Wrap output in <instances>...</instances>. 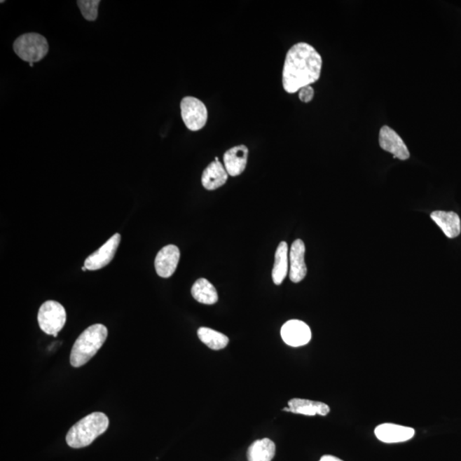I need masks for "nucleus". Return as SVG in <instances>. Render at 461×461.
Returning <instances> with one entry per match:
<instances>
[{
    "instance_id": "obj_12",
    "label": "nucleus",
    "mask_w": 461,
    "mask_h": 461,
    "mask_svg": "<svg viewBox=\"0 0 461 461\" xmlns=\"http://www.w3.org/2000/svg\"><path fill=\"white\" fill-rule=\"evenodd\" d=\"M249 149L247 146H241L230 148L223 156L224 167L230 177H235L245 170L247 165Z\"/></svg>"
},
{
    "instance_id": "obj_17",
    "label": "nucleus",
    "mask_w": 461,
    "mask_h": 461,
    "mask_svg": "<svg viewBox=\"0 0 461 461\" xmlns=\"http://www.w3.org/2000/svg\"><path fill=\"white\" fill-rule=\"evenodd\" d=\"M275 444L268 439L256 440L248 448L249 461H271L275 455Z\"/></svg>"
},
{
    "instance_id": "obj_8",
    "label": "nucleus",
    "mask_w": 461,
    "mask_h": 461,
    "mask_svg": "<svg viewBox=\"0 0 461 461\" xmlns=\"http://www.w3.org/2000/svg\"><path fill=\"white\" fill-rule=\"evenodd\" d=\"M281 337L287 345L301 347L310 343L312 333L306 323L298 319H291L281 328Z\"/></svg>"
},
{
    "instance_id": "obj_13",
    "label": "nucleus",
    "mask_w": 461,
    "mask_h": 461,
    "mask_svg": "<svg viewBox=\"0 0 461 461\" xmlns=\"http://www.w3.org/2000/svg\"><path fill=\"white\" fill-rule=\"evenodd\" d=\"M305 245L303 240H296L292 244L290 252V280L293 283H299L307 275L305 263Z\"/></svg>"
},
{
    "instance_id": "obj_24",
    "label": "nucleus",
    "mask_w": 461,
    "mask_h": 461,
    "mask_svg": "<svg viewBox=\"0 0 461 461\" xmlns=\"http://www.w3.org/2000/svg\"><path fill=\"white\" fill-rule=\"evenodd\" d=\"M82 270L85 271V270H88V269L84 266V267H82Z\"/></svg>"
},
{
    "instance_id": "obj_11",
    "label": "nucleus",
    "mask_w": 461,
    "mask_h": 461,
    "mask_svg": "<svg viewBox=\"0 0 461 461\" xmlns=\"http://www.w3.org/2000/svg\"><path fill=\"white\" fill-rule=\"evenodd\" d=\"M374 433L377 439L383 443H398L412 439L415 431L404 425L386 423L378 425Z\"/></svg>"
},
{
    "instance_id": "obj_19",
    "label": "nucleus",
    "mask_w": 461,
    "mask_h": 461,
    "mask_svg": "<svg viewBox=\"0 0 461 461\" xmlns=\"http://www.w3.org/2000/svg\"><path fill=\"white\" fill-rule=\"evenodd\" d=\"M288 266V245L285 242H281L275 252V261L272 273L273 283L277 285L282 284L287 275Z\"/></svg>"
},
{
    "instance_id": "obj_3",
    "label": "nucleus",
    "mask_w": 461,
    "mask_h": 461,
    "mask_svg": "<svg viewBox=\"0 0 461 461\" xmlns=\"http://www.w3.org/2000/svg\"><path fill=\"white\" fill-rule=\"evenodd\" d=\"M108 337V329L102 324L89 326L76 339L70 354V364L81 367L97 354Z\"/></svg>"
},
{
    "instance_id": "obj_6",
    "label": "nucleus",
    "mask_w": 461,
    "mask_h": 461,
    "mask_svg": "<svg viewBox=\"0 0 461 461\" xmlns=\"http://www.w3.org/2000/svg\"><path fill=\"white\" fill-rule=\"evenodd\" d=\"M181 117L189 130H201L208 122V109L200 99L195 97H185L181 102Z\"/></svg>"
},
{
    "instance_id": "obj_22",
    "label": "nucleus",
    "mask_w": 461,
    "mask_h": 461,
    "mask_svg": "<svg viewBox=\"0 0 461 461\" xmlns=\"http://www.w3.org/2000/svg\"><path fill=\"white\" fill-rule=\"evenodd\" d=\"M315 90L311 85L301 88L298 92L299 99L303 103H310L314 99Z\"/></svg>"
},
{
    "instance_id": "obj_23",
    "label": "nucleus",
    "mask_w": 461,
    "mask_h": 461,
    "mask_svg": "<svg viewBox=\"0 0 461 461\" xmlns=\"http://www.w3.org/2000/svg\"><path fill=\"white\" fill-rule=\"evenodd\" d=\"M319 461H343L333 455H324L320 458Z\"/></svg>"
},
{
    "instance_id": "obj_16",
    "label": "nucleus",
    "mask_w": 461,
    "mask_h": 461,
    "mask_svg": "<svg viewBox=\"0 0 461 461\" xmlns=\"http://www.w3.org/2000/svg\"><path fill=\"white\" fill-rule=\"evenodd\" d=\"M431 217L448 238H455L460 235V219L456 213L437 210L431 214Z\"/></svg>"
},
{
    "instance_id": "obj_5",
    "label": "nucleus",
    "mask_w": 461,
    "mask_h": 461,
    "mask_svg": "<svg viewBox=\"0 0 461 461\" xmlns=\"http://www.w3.org/2000/svg\"><path fill=\"white\" fill-rule=\"evenodd\" d=\"M65 308L55 301H48L42 304L38 312V322L41 329L48 335L56 338L66 323Z\"/></svg>"
},
{
    "instance_id": "obj_1",
    "label": "nucleus",
    "mask_w": 461,
    "mask_h": 461,
    "mask_svg": "<svg viewBox=\"0 0 461 461\" xmlns=\"http://www.w3.org/2000/svg\"><path fill=\"white\" fill-rule=\"evenodd\" d=\"M322 69V57L314 46L305 42L296 43L285 56L282 71L284 91L293 95L315 83Z\"/></svg>"
},
{
    "instance_id": "obj_18",
    "label": "nucleus",
    "mask_w": 461,
    "mask_h": 461,
    "mask_svg": "<svg viewBox=\"0 0 461 461\" xmlns=\"http://www.w3.org/2000/svg\"><path fill=\"white\" fill-rule=\"evenodd\" d=\"M191 295L198 303L213 305L218 302L216 289L206 279L201 278L196 281L191 288Z\"/></svg>"
},
{
    "instance_id": "obj_20",
    "label": "nucleus",
    "mask_w": 461,
    "mask_h": 461,
    "mask_svg": "<svg viewBox=\"0 0 461 461\" xmlns=\"http://www.w3.org/2000/svg\"><path fill=\"white\" fill-rule=\"evenodd\" d=\"M198 336L205 345L214 350L224 349L228 345L229 338L223 333L210 329V328L201 327L198 331Z\"/></svg>"
},
{
    "instance_id": "obj_21",
    "label": "nucleus",
    "mask_w": 461,
    "mask_h": 461,
    "mask_svg": "<svg viewBox=\"0 0 461 461\" xmlns=\"http://www.w3.org/2000/svg\"><path fill=\"white\" fill-rule=\"evenodd\" d=\"M99 0H80L77 2L85 20L95 21L99 14Z\"/></svg>"
},
{
    "instance_id": "obj_4",
    "label": "nucleus",
    "mask_w": 461,
    "mask_h": 461,
    "mask_svg": "<svg viewBox=\"0 0 461 461\" xmlns=\"http://www.w3.org/2000/svg\"><path fill=\"white\" fill-rule=\"evenodd\" d=\"M13 48L21 60L34 64L46 56L49 45L46 39L41 34L29 33L18 37L14 42Z\"/></svg>"
},
{
    "instance_id": "obj_9",
    "label": "nucleus",
    "mask_w": 461,
    "mask_h": 461,
    "mask_svg": "<svg viewBox=\"0 0 461 461\" xmlns=\"http://www.w3.org/2000/svg\"><path fill=\"white\" fill-rule=\"evenodd\" d=\"M378 142L382 149L392 153L394 158L404 161L410 158V152L404 139L392 128L382 127Z\"/></svg>"
},
{
    "instance_id": "obj_14",
    "label": "nucleus",
    "mask_w": 461,
    "mask_h": 461,
    "mask_svg": "<svg viewBox=\"0 0 461 461\" xmlns=\"http://www.w3.org/2000/svg\"><path fill=\"white\" fill-rule=\"evenodd\" d=\"M288 406L289 408H284V411L303 414L306 416H326L330 413L329 406L322 401L294 398V399L289 401Z\"/></svg>"
},
{
    "instance_id": "obj_7",
    "label": "nucleus",
    "mask_w": 461,
    "mask_h": 461,
    "mask_svg": "<svg viewBox=\"0 0 461 461\" xmlns=\"http://www.w3.org/2000/svg\"><path fill=\"white\" fill-rule=\"evenodd\" d=\"M121 242V234L116 233L92 255H90L85 261L84 266L88 270H99V269L106 267L111 263L116 255L117 249Z\"/></svg>"
},
{
    "instance_id": "obj_10",
    "label": "nucleus",
    "mask_w": 461,
    "mask_h": 461,
    "mask_svg": "<svg viewBox=\"0 0 461 461\" xmlns=\"http://www.w3.org/2000/svg\"><path fill=\"white\" fill-rule=\"evenodd\" d=\"M179 257L181 252L177 246L170 245L163 247L156 257V273L162 278H170L177 270Z\"/></svg>"
},
{
    "instance_id": "obj_15",
    "label": "nucleus",
    "mask_w": 461,
    "mask_h": 461,
    "mask_svg": "<svg viewBox=\"0 0 461 461\" xmlns=\"http://www.w3.org/2000/svg\"><path fill=\"white\" fill-rule=\"evenodd\" d=\"M228 171L220 161H214L202 174V185L206 190L214 191L224 186L228 179Z\"/></svg>"
},
{
    "instance_id": "obj_2",
    "label": "nucleus",
    "mask_w": 461,
    "mask_h": 461,
    "mask_svg": "<svg viewBox=\"0 0 461 461\" xmlns=\"http://www.w3.org/2000/svg\"><path fill=\"white\" fill-rule=\"evenodd\" d=\"M108 427L109 419L104 413H92L70 428L66 441L73 448H85L92 443L97 437L104 434Z\"/></svg>"
}]
</instances>
